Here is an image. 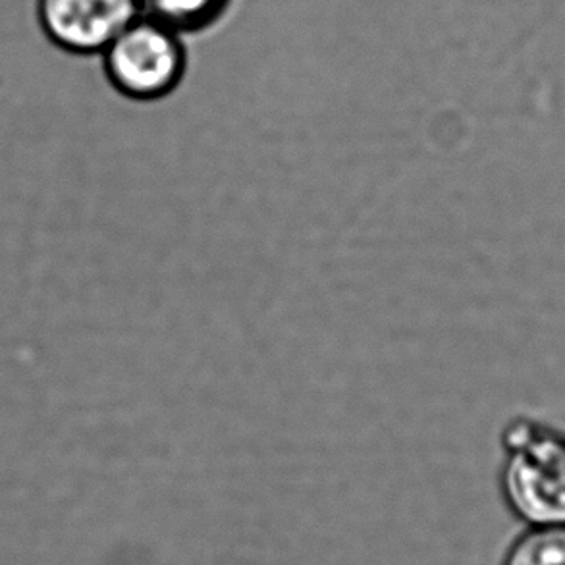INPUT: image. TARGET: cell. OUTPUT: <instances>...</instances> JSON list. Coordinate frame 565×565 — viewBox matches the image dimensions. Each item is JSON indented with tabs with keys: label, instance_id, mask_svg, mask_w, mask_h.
Masks as SVG:
<instances>
[{
	"label": "cell",
	"instance_id": "cell-2",
	"mask_svg": "<svg viewBox=\"0 0 565 565\" xmlns=\"http://www.w3.org/2000/svg\"><path fill=\"white\" fill-rule=\"evenodd\" d=\"M502 490L513 513L533 527L565 525V436L536 427L525 446L510 451Z\"/></svg>",
	"mask_w": 565,
	"mask_h": 565
},
{
	"label": "cell",
	"instance_id": "cell-4",
	"mask_svg": "<svg viewBox=\"0 0 565 565\" xmlns=\"http://www.w3.org/2000/svg\"><path fill=\"white\" fill-rule=\"evenodd\" d=\"M230 4L232 0H141L143 14L167 23L184 38L214 28Z\"/></svg>",
	"mask_w": 565,
	"mask_h": 565
},
{
	"label": "cell",
	"instance_id": "cell-5",
	"mask_svg": "<svg viewBox=\"0 0 565 565\" xmlns=\"http://www.w3.org/2000/svg\"><path fill=\"white\" fill-rule=\"evenodd\" d=\"M504 565H565V525L531 529L515 541Z\"/></svg>",
	"mask_w": 565,
	"mask_h": 565
},
{
	"label": "cell",
	"instance_id": "cell-3",
	"mask_svg": "<svg viewBox=\"0 0 565 565\" xmlns=\"http://www.w3.org/2000/svg\"><path fill=\"white\" fill-rule=\"evenodd\" d=\"M141 14V0H38L49 41L82 56L103 53Z\"/></svg>",
	"mask_w": 565,
	"mask_h": 565
},
{
	"label": "cell",
	"instance_id": "cell-1",
	"mask_svg": "<svg viewBox=\"0 0 565 565\" xmlns=\"http://www.w3.org/2000/svg\"><path fill=\"white\" fill-rule=\"evenodd\" d=\"M100 56L108 84L139 103L170 97L190 66L184 35L147 14L134 20Z\"/></svg>",
	"mask_w": 565,
	"mask_h": 565
}]
</instances>
